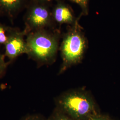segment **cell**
<instances>
[{
    "label": "cell",
    "instance_id": "cell-5",
    "mask_svg": "<svg viewBox=\"0 0 120 120\" xmlns=\"http://www.w3.org/2000/svg\"><path fill=\"white\" fill-rule=\"evenodd\" d=\"M26 36L23 30L17 28L9 37L4 45V55L10 61H12L17 57L27 53V45L25 37Z\"/></svg>",
    "mask_w": 120,
    "mask_h": 120
},
{
    "label": "cell",
    "instance_id": "cell-14",
    "mask_svg": "<svg viewBox=\"0 0 120 120\" xmlns=\"http://www.w3.org/2000/svg\"><path fill=\"white\" fill-rule=\"evenodd\" d=\"M53 0H31L32 1H35V2H41L46 4H49L50 2L52 1Z\"/></svg>",
    "mask_w": 120,
    "mask_h": 120
},
{
    "label": "cell",
    "instance_id": "cell-6",
    "mask_svg": "<svg viewBox=\"0 0 120 120\" xmlns=\"http://www.w3.org/2000/svg\"><path fill=\"white\" fill-rule=\"evenodd\" d=\"M54 23L59 25L67 24L73 25L77 21L72 9L64 3H57L52 10Z\"/></svg>",
    "mask_w": 120,
    "mask_h": 120
},
{
    "label": "cell",
    "instance_id": "cell-4",
    "mask_svg": "<svg viewBox=\"0 0 120 120\" xmlns=\"http://www.w3.org/2000/svg\"><path fill=\"white\" fill-rule=\"evenodd\" d=\"M24 22L23 30L26 35L36 30L52 28L54 23L48 4L32 1L27 9Z\"/></svg>",
    "mask_w": 120,
    "mask_h": 120
},
{
    "label": "cell",
    "instance_id": "cell-7",
    "mask_svg": "<svg viewBox=\"0 0 120 120\" xmlns=\"http://www.w3.org/2000/svg\"><path fill=\"white\" fill-rule=\"evenodd\" d=\"M26 3V0H0V15L13 20Z\"/></svg>",
    "mask_w": 120,
    "mask_h": 120
},
{
    "label": "cell",
    "instance_id": "cell-12",
    "mask_svg": "<svg viewBox=\"0 0 120 120\" xmlns=\"http://www.w3.org/2000/svg\"><path fill=\"white\" fill-rule=\"evenodd\" d=\"M20 120H47L38 114H28L24 116Z\"/></svg>",
    "mask_w": 120,
    "mask_h": 120
},
{
    "label": "cell",
    "instance_id": "cell-8",
    "mask_svg": "<svg viewBox=\"0 0 120 120\" xmlns=\"http://www.w3.org/2000/svg\"><path fill=\"white\" fill-rule=\"evenodd\" d=\"M17 28L5 26L0 23V46L5 45L9 37Z\"/></svg>",
    "mask_w": 120,
    "mask_h": 120
},
{
    "label": "cell",
    "instance_id": "cell-3",
    "mask_svg": "<svg viewBox=\"0 0 120 120\" xmlns=\"http://www.w3.org/2000/svg\"><path fill=\"white\" fill-rule=\"evenodd\" d=\"M87 47V39L78 20L64 35L60 47L62 63L60 73L82 61Z\"/></svg>",
    "mask_w": 120,
    "mask_h": 120
},
{
    "label": "cell",
    "instance_id": "cell-10",
    "mask_svg": "<svg viewBox=\"0 0 120 120\" xmlns=\"http://www.w3.org/2000/svg\"><path fill=\"white\" fill-rule=\"evenodd\" d=\"M77 4L82 9V15H87L89 13V0H70Z\"/></svg>",
    "mask_w": 120,
    "mask_h": 120
},
{
    "label": "cell",
    "instance_id": "cell-9",
    "mask_svg": "<svg viewBox=\"0 0 120 120\" xmlns=\"http://www.w3.org/2000/svg\"><path fill=\"white\" fill-rule=\"evenodd\" d=\"M47 120H77L56 107Z\"/></svg>",
    "mask_w": 120,
    "mask_h": 120
},
{
    "label": "cell",
    "instance_id": "cell-13",
    "mask_svg": "<svg viewBox=\"0 0 120 120\" xmlns=\"http://www.w3.org/2000/svg\"><path fill=\"white\" fill-rule=\"evenodd\" d=\"M90 120H114L111 117L106 115L100 114V113L97 115L93 116Z\"/></svg>",
    "mask_w": 120,
    "mask_h": 120
},
{
    "label": "cell",
    "instance_id": "cell-2",
    "mask_svg": "<svg viewBox=\"0 0 120 120\" xmlns=\"http://www.w3.org/2000/svg\"><path fill=\"white\" fill-rule=\"evenodd\" d=\"M56 104L57 108L77 120H90L99 113L93 97L82 89L63 93L56 99Z\"/></svg>",
    "mask_w": 120,
    "mask_h": 120
},
{
    "label": "cell",
    "instance_id": "cell-11",
    "mask_svg": "<svg viewBox=\"0 0 120 120\" xmlns=\"http://www.w3.org/2000/svg\"><path fill=\"white\" fill-rule=\"evenodd\" d=\"M7 66L8 63L5 60V55L0 52V79L5 75Z\"/></svg>",
    "mask_w": 120,
    "mask_h": 120
},
{
    "label": "cell",
    "instance_id": "cell-1",
    "mask_svg": "<svg viewBox=\"0 0 120 120\" xmlns=\"http://www.w3.org/2000/svg\"><path fill=\"white\" fill-rule=\"evenodd\" d=\"M26 37V54L38 66L55 61L59 47L58 31L41 29L30 32Z\"/></svg>",
    "mask_w": 120,
    "mask_h": 120
}]
</instances>
